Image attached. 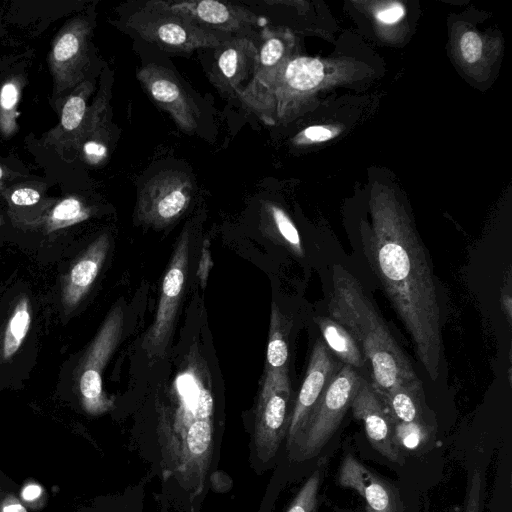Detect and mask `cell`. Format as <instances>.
<instances>
[{
    "mask_svg": "<svg viewBox=\"0 0 512 512\" xmlns=\"http://www.w3.org/2000/svg\"><path fill=\"white\" fill-rule=\"evenodd\" d=\"M364 254L410 335L416 356L432 380L440 374L441 309L426 248L407 219L392 208L375 211Z\"/></svg>",
    "mask_w": 512,
    "mask_h": 512,
    "instance_id": "cell-1",
    "label": "cell"
},
{
    "mask_svg": "<svg viewBox=\"0 0 512 512\" xmlns=\"http://www.w3.org/2000/svg\"><path fill=\"white\" fill-rule=\"evenodd\" d=\"M329 317L343 326L358 344L371 370V384L384 397L396 386L418 379L409 359L361 284L335 265Z\"/></svg>",
    "mask_w": 512,
    "mask_h": 512,
    "instance_id": "cell-2",
    "label": "cell"
},
{
    "mask_svg": "<svg viewBox=\"0 0 512 512\" xmlns=\"http://www.w3.org/2000/svg\"><path fill=\"white\" fill-rule=\"evenodd\" d=\"M324 65L312 57H292L268 81L246 84L236 92L243 106L267 125H276L295 114L300 104L323 81Z\"/></svg>",
    "mask_w": 512,
    "mask_h": 512,
    "instance_id": "cell-3",
    "label": "cell"
},
{
    "mask_svg": "<svg viewBox=\"0 0 512 512\" xmlns=\"http://www.w3.org/2000/svg\"><path fill=\"white\" fill-rule=\"evenodd\" d=\"M126 25L143 40L169 52L217 48L224 41L217 32L201 27L161 0L143 4L128 17Z\"/></svg>",
    "mask_w": 512,
    "mask_h": 512,
    "instance_id": "cell-4",
    "label": "cell"
},
{
    "mask_svg": "<svg viewBox=\"0 0 512 512\" xmlns=\"http://www.w3.org/2000/svg\"><path fill=\"white\" fill-rule=\"evenodd\" d=\"M365 379L357 370L342 365L308 417L290 449L297 460L317 456L338 429Z\"/></svg>",
    "mask_w": 512,
    "mask_h": 512,
    "instance_id": "cell-5",
    "label": "cell"
},
{
    "mask_svg": "<svg viewBox=\"0 0 512 512\" xmlns=\"http://www.w3.org/2000/svg\"><path fill=\"white\" fill-rule=\"evenodd\" d=\"M179 406L175 429L180 433L182 464H197L202 471L212 443L213 397L201 377L193 369L176 381Z\"/></svg>",
    "mask_w": 512,
    "mask_h": 512,
    "instance_id": "cell-6",
    "label": "cell"
},
{
    "mask_svg": "<svg viewBox=\"0 0 512 512\" xmlns=\"http://www.w3.org/2000/svg\"><path fill=\"white\" fill-rule=\"evenodd\" d=\"M123 325V309L119 305L114 306L99 328L82 363L79 375L80 398L83 408L91 415H100L112 407V400L103 390L102 374L120 341Z\"/></svg>",
    "mask_w": 512,
    "mask_h": 512,
    "instance_id": "cell-7",
    "label": "cell"
},
{
    "mask_svg": "<svg viewBox=\"0 0 512 512\" xmlns=\"http://www.w3.org/2000/svg\"><path fill=\"white\" fill-rule=\"evenodd\" d=\"M288 376L266 374L255 407L253 445L258 456L269 461L287 435L290 414Z\"/></svg>",
    "mask_w": 512,
    "mask_h": 512,
    "instance_id": "cell-8",
    "label": "cell"
},
{
    "mask_svg": "<svg viewBox=\"0 0 512 512\" xmlns=\"http://www.w3.org/2000/svg\"><path fill=\"white\" fill-rule=\"evenodd\" d=\"M189 255V234L181 235L162 281L161 294L154 321L147 331L142 348L155 361L165 354L183 293Z\"/></svg>",
    "mask_w": 512,
    "mask_h": 512,
    "instance_id": "cell-9",
    "label": "cell"
},
{
    "mask_svg": "<svg viewBox=\"0 0 512 512\" xmlns=\"http://www.w3.org/2000/svg\"><path fill=\"white\" fill-rule=\"evenodd\" d=\"M193 192L190 176L179 170H163L141 188L137 217L141 223L162 228L179 218L188 208Z\"/></svg>",
    "mask_w": 512,
    "mask_h": 512,
    "instance_id": "cell-10",
    "label": "cell"
},
{
    "mask_svg": "<svg viewBox=\"0 0 512 512\" xmlns=\"http://www.w3.org/2000/svg\"><path fill=\"white\" fill-rule=\"evenodd\" d=\"M137 78L148 95L167 111L179 129L193 133L199 124L200 110L173 71L148 64L137 71Z\"/></svg>",
    "mask_w": 512,
    "mask_h": 512,
    "instance_id": "cell-11",
    "label": "cell"
},
{
    "mask_svg": "<svg viewBox=\"0 0 512 512\" xmlns=\"http://www.w3.org/2000/svg\"><path fill=\"white\" fill-rule=\"evenodd\" d=\"M340 367L333 359L325 343L320 340L316 341L309 358L303 383L290 414L286 435L289 450Z\"/></svg>",
    "mask_w": 512,
    "mask_h": 512,
    "instance_id": "cell-12",
    "label": "cell"
},
{
    "mask_svg": "<svg viewBox=\"0 0 512 512\" xmlns=\"http://www.w3.org/2000/svg\"><path fill=\"white\" fill-rule=\"evenodd\" d=\"M350 407L354 417L363 423L372 447L389 461L402 465L404 457L395 442L390 414L371 382L362 383Z\"/></svg>",
    "mask_w": 512,
    "mask_h": 512,
    "instance_id": "cell-13",
    "label": "cell"
},
{
    "mask_svg": "<svg viewBox=\"0 0 512 512\" xmlns=\"http://www.w3.org/2000/svg\"><path fill=\"white\" fill-rule=\"evenodd\" d=\"M337 480L341 487L352 489L363 498L366 512H404L397 487L351 454L343 458Z\"/></svg>",
    "mask_w": 512,
    "mask_h": 512,
    "instance_id": "cell-14",
    "label": "cell"
},
{
    "mask_svg": "<svg viewBox=\"0 0 512 512\" xmlns=\"http://www.w3.org/2000/svg\"><path fill=\"white\" fill-rule=\"evenodd\" d=\"M168 7L180 12L203 28L214 32L239 33L266 23L250 10L216 0L168 2Z\"/></svg>",
    "mask_w": 512,
    "mask_h": 512,
    "instance_id": "cell-15",
    "label": "cell"
},
{
    "mask_svg": "<svg viewBox=\"0 0 512 512\" xmlns=\"http://www.w3.org/2000/svg\"><path fill=\"white\" fill-rule=\"evenodd\" d=\"M258 48L246 36L224 40L215 53L213 81L223 90L237 92L241 84L253 75Z\"/></svg>",
    "mask_w": 512,
    "mask_h": 512,
    "instance_id": "cell-16",
    "label": "cell"
},
{
    "mask_svg": "<svg viewBox=\"0 0 512 512\" xmlns=\"http://www.w3.org/2000/svg\"><path fill=\"white\" fill-rule=\"evenodd\" d=\"M109 245L106 234L99 236L69 270L62 287V303L67 311L75 309L88 293L105 261Z\"/></svg>",
    "mask_w": 512,
    "mask_h": 512,
    "instance_id": "cell-17",
    "label": "cell"
},
{
    "mask_svg": "<svg viewBox=\"0 0 512 512\" xmlns=\"http://www.w3.org/2000/svg\"><path fill=\"white\" fill-rule=\"evenodd\" d=\"M257 61L247 84H262L272 78L291 58L295 44L293 33L285 28L262 30Z\"/></svg>",
    "mask_w": 512,
    "mask_h": 512,
    "instance_id": "cell-18",
    "label": "cell"
},
{
    "mask_svg": "<svg viewBox=\"0 0 512 512\" xmlns=\"http://www.w3.org/2000/svg\"><path fill=\"white\" fill-rule=\"evenodd\" d=\"M382 398L393 424L410 423L434 417L426 405L419 378L396 386Z\"/></svg>",
    "mask_w": 512,
    "mask_h": 512,
    "instance_id": "cell-19",
    "label": "cell"
},
{
    "mask_svg": "<svg viewBox=\"0 0 512 512\" xmlns=\"http://www.w3.org/2000/svg\"><path fill=\"white\" fill-rule=\"evenodd\" d=\"M291 323L273 303L266 352V374L288 376V335Z\"/></svg>",
    "mask_w": 512,
    "mask_h": 512,
    "instance_id": "cell-20",
    "label": "cell"
},
{
    "mask_svg": "<svg viewBox=\"0 0 512 512\" xmlns=\"http://www.w3.org/2000/svg\"><path fill=\"white\" fill-rule=\"evenodd\" d=\"M317 324L327 348L345 365L362 368L366 364L358 344L343 326L329 316L320 317Z\"/></svg>",
    "mask_w": 512,
    "mask_h": 512,
    "instance_id": "cell-21",
    "label": "cell"
},
{
    "mask_svg": "<svg viewBox=\"0 0 512 512\" xmlns=\"http://www.w3.org/2000/svg\"><path fill=\"white\" fill-rule=\"evenodd\" d=\"M395 442L403 453L413 455L429 451L436 438L437 425L435 417L410 423L393 424Z\"/></svg>",
    "mask_w": 512,
    "mask_h": 512,
    "instance_id": "cell-22",
    "label": "cell"
},
{
    "mask_svg": "<svg viewBox=\"0 0 512 512\" xmlns=\"http://www.w3.org/2000/svg\"><path fill=\"white\" fill-rule=\"evenodd\" d=\"M32 321L31 303L27 296H21L7 321L3 332L0 356L9 361L20 349Z\"/></svg>",
    "mask_w": 512,
    "mask_h": 512,
    "instance_id": "cell-23",
    "label": "cell"
},
{
    "mask_svg": "<svg viewBox=\"0 0 512 512\" xmlns=\"http://www.w3.org/2000/svg\"><path fill=\"white\" fill-rule=\"evenodd\" d=\"M266 209L269 212L278 237L295 255L303 257L304 250L302 247L301 238L296 226L290 217L283 209L274 204H267Z\"/></svg>",
    "mask_w": 512,
    "mask_h": 512,
    "instance_id": "cell-24",
    "label": "cell"
},
{
    "mask_svg": "<svg viewBox=\"0 0 512 512\" xmlns=\"http://www.w3.org/2000/svg\"><path fill=\"white\" fill-rule=\"evenodd\" d=\"M322 480L323 471L315 470L297 492L286 512H316Z\"/></svg>",
    "mask_w": 512,
    "mask_h": 512,
    "instance_id": "cell-25",
    "label": "cell"
},
{
    "mask_svg": "<svg viewBox=\"0 0 512 512\" xmlns=\"http://www.w3.org/2000/svg\"><path fill=\"white\" fill-rule=\"evenodd\" d=\"M88 217L81 203L74 198L60 202L52 211L51 225L53 229L62 228L83 221Z\"/></svg>",
    "mask_w": 512,
    "mask_h": 512,
    "instance_id": "cell-26",
    "label": "cell"
},
{
    "mask_svg": "<svg viewBox=\"0 0 512 512\" xmlns=\"http://www.w3.org/2000/svg\"><path fill=\"white\" fill-rule=\"evenodd\" d=\"M484 492V473L480 469H475L468 479L463 512H482Z\"/></svg>",
    "mask_w": 512,
    "mask_h": 512,
    "instance_id": "cell-27",
    "label": "cell"
},
{
    "mask_svg": "<svg viewBox=\"0 0 512 512\" xmlns=\"http://www.w3.org/2000/svg\"><path fill=\"white\" fill-rule=\"evenodd\" d=\"M85 101L79 96L71 97L65 104L61 122L67 130H73L81 123L85 113Z\"/></svg>",
    "mask_w": 512,
    "mask_h": 512,
    "instance_id": "cell-28",
    "label": "cell"
},
{
    "mask_svg": "<svg viewBox=\"0 0 512 512\" xmlns=\"http://www.w3.org/2000/svg\"><path fill=\"white\" fill-rule=\"evenodd\" d=\"M460 51L467 63H475L481 57L482 40L474 31L464 33L460 40Z\"/></svg>",
    "mask_w": 512,
    "mask_h": 512,
    "instance_id": "cell-29",
    "label": "cell"
},
{
    "mask_svg": "<svg viewBox=\"0 0 512 512\" xmlns=\"http://www.w3.org/2000/svg\"><path fill=\"white\" fill-rule=\"evenodd\" d=\"M79 50V40L73 33L64 34L54 48V57L57 61L71 59Z\"/></svg>",
    "mask_w": 512,
    "mask_h": 512,
    "instance_id": "cell-30",
    "label": "cell"
},
{
    "mask_svg": "<svg viewBox=\"0 0 512 512\" xmlns=\"http://www.w3.org/2000/svg\"><path fill=\"white\" fill-rule=\"evenodd\" d=\"M405 14L403 6L399 3H393L388 7L379 10L376 18L385 24H394L400 21Z\"/></svg>",
    "mask_w": 512,
    "mask_h": 512,
    "instance_id": "cell-31",
    "label": "cell"
},
{
    "mask_svg": "<svg viewBox=\"0 0 512 512\" xmlns=\"http://www.w3.org/2000/svg\"><path fill=\"white\" fill-rule=\"evenodd\" d=\"M40 199L39 193L30 188H22L13 192L11 200L14 204L28 206L37 203Z\"/></svg>",
    "mask_w": 512,
    "mask_h": 512,
    "instance_id": "cell-32",
    "label": "cell"
},
{
    "mask_svg": "<svg viewBox=\"0 0 512 512\" xmlns=\"http://www.w3.org/2000/svg\"><path fill=\"white\" fill-rule=\"evenodd\" d=\"M302 135L309 141L322 142L331 139L334 132L325 126H310L303 131Z\"/></svg>",
    "mask_w": 512,
    "mask_h": 512,
    "instance_id": "cell-33",
    "label": "cell"
},
{
    "mask_svg": "<svg viewBox=\"0 0 512 512\" xmlns=\"http://www.w3.org/2000/svg\"><path fill=\"white\" fill-rule=\"evenodd\" d=\"M18 93L16 87L11 84H5L1 90L0 102L4 109H11L17 102Z\"/></svg>",
    "mask_w": 512,
    "mask_h": 512,
    "instance_id": "cell-34",
    "label": "cell"
},
{
    "mask_svg": "<svg viewBox=\"0 0 512 512\" xmlns=\"http://www.w3.org/2000/svg\"><path fill=\"white\" fill-rule=\"evenodd\" d=\"M507 285L504 287V290H502L500 302L502 310L508 320V323H511L512 319V297H511V289H510V273L508 274L507 278Z\"/></svg>",
    "mask_w": 512,
    "mask_h": 512,
    "instance_id": "cell-35",
    "label": "cell"
},
{
    "mask_svg": "<svg viewBox=\"0 0 512 512\" xmlns=\"http://www.w3.org/2000/svg\"><path fill=\"white\" fill-rule=\"evenodd\" d=\"M0 512H27V509L13 497H7L1 504Z\"/></svg>",
    "mask_w": 512,
    "mask_h": 512,
    "instance_id": "cell-36",
    "label": "cell"
},
{
    "mask_svg": "<svg viewBox=\"0 0 512 512\" xmlns=\"http://www.w3.org/2000/svg\"><path fill=\"white\" fill-rule=\"evenodd\" d=\"M41 494L42 488L36 484H29L22 490V497L28 502L36 500Z\"/></svg>",
    "mask_w": 512,
    "mask_h": 512,
    "instance_id": "cell-37",
    "label": "cell"
},
{
    "mask_svg": "<svg viewBox=\"0 0 512 512\" xmlns=\"http://www.w3.org/2000/svg\"><path fill=\"white\" fill-rule=\"evenodd\" d=\"M84 150L86 154L98 157L104 156L106 153V148L103 145L95 142L86 143L84 146Z\"/></svg>",
    "mask_w": 512,
    "mask_h": 512,
    "instance_id": "cell-38",
    "label": "cell"
},
{
    "mask_svg": "<svg viewBox=\"0 0 512 512\" xmlns=\"http://www.w3.org/2000/svg\"><path fill=\"white\" fill-rule=\"evenodd\" d=\"M1 177H2V169L0 168V179H1Z\"/></svg>",
    "mask_w": 512,
    "mask_h": 512,
    "instance_id": "cell-39",
    "label": "cell"
}]
</instances>
